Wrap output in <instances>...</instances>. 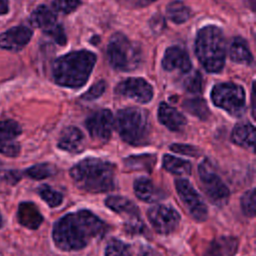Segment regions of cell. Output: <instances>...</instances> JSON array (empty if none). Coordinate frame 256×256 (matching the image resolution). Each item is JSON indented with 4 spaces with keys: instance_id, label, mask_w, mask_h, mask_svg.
<instances>
[{
    "instance_id": "6da1fadb",
    "label": "cell",
    "mask_w": 256,
    "mask_h": 256,
    "mask_svg": "<svg viewBox=\"0 0 256 256\" xmlns=\"http://www.w3.org/2000/svg\"><path fill=\"white\" fill-rule=\"evenodd\" d=\"M106 230V224L98 216L88 210H81L60 218L54 225L52 236L59 249L76 251L101 238Z\"/></svg>"
},
{
    "instance_id": "7a4b0ae2",
    "label": "cell",
    "mask_w": 256,
    "mask_h": 256,
    "mask_svg": "<svg viewBox=\"0 0 256 256\" xmlns=\"http://www.w3.org/2000/svg\"><path fill=\"white\" fill-rule=\"evenodd\" d=\"M75 185L89 193H102L114 189V165L105 160L89 157L81 160L70 169Z\"/></svg>"
},
{
    "instance_id": "3957f363",
    "label": "cell",
    "mask_w": 256,
    "mask_h": 256,
    "mask_svg": "<svg viewBox=\"0 0 256 256\" xmlns=\"http://www.w3.org/2000/svg\"><path fill=\"white\" fill-rule=\"evenodd\" d=\"M95 62V54L87 50L63 55L56 59L52 66L53 78L61 86L81 87L87 82Z\"/></svg>"
},
{
    "instance_id": "277c9868",
    "label": "cell",
    "mask_w": 256,
    "mask_h": 256,
    "mask_svg": "<svg viewBox=\"0 0 256 256\" xmlns=\"http://www.w3.org/2000/svg\"><path fill=\"white\" fill-rule=\"evenodd\" d=\"M195 53L207 72H220L224 66L226 55L222 31L213 25L203 27L196 37Z\"/></svg>"
},
{
    "instance_id": "5b68a950",
    "label": "cell",
    "mask_w": 256,
    "mask_h": 256,
    "mask_svg": "<svg viewBox=\"0 0 256 256\" xmlns=\"http://www.w3.org/2000/svg\"><path fill=\"white\" fill-rule=\"evenodd\" d=\"M115 125L126 143L133 146L148 143L151 128L145 111L134 107L122 109L117 113Z\"/></svg>"
},
{
    "instance_id": "8992f818",
    "label": "cell",
    "mask_w": 256,
    "mask_h": 256,
    "mask_svg": "<svg viewBox=\"0 0 256 256\" xmlns=\"http://www.w3.org/2000/svg\"><path fill=\"white\" fill-rule=\"evenodd\" d=\"M107 55L112 67L120 71L134 70L142 60L140 48L122 33L112 35L108 43Z\"/></svg>"
},
{
    "instance_id": "52a82bcc",
    "label": "cell",
    "mask_w": 256,
    "mask_h": 256,
    "mask_svg": "<svg viewBox=\"0 0 256 256\" xmlns=\"http://www.w3.org/2000/svg\"><path fill=\"white\" fill-rule=\"evenodd\" d=\"M211 99L215 106L225 110L230 115L240 116L245 107V92L234 83H220L213 87Z\"/></svg>"
},
{
    "instance_id": "ba28073f",
    "label": "cell",
    "mask_w": 256,
    "mask_h": 256,
    "mask_svg": "<svg viewBox=\"0 0 256 256\" xmlns=\"http://www.w3.org/2000/svg\"><path fill=\"white\" fill-rule=\"evenodd\" d=\"M198 174L203 191L209 200L218 206L225 205L229 199V189L221 178L213 171L208 160H204L198 167Z\"/></svg>"
},
{
    "instance_id": "9c48e42d",
    "label": "cell",
    "mask_w": 256,
    "mask_h": 256,
    "mask_svg": "<svg viewBox=\"0 0 256 256\" xmlns=\"http://www.w3.org/2000/svg\"><path fill=\"white\" fill-rule=\"evenodd\" d=\"M175 187L189 214L196 221H205L208 215L206 204L189 181L186 179H177L175 180Z\"/></svg>"
},
{
    "instance_id": "30bf717a",
    "label": "cell",
    "mask_w": 256,
    "mask_h": 256,
    "mask_svg": "<svg viewBox=\"0 0 256 256\" xmlns=\"http://www.w3.org/2000/svg\"><path fill=\"white\" fill-rule=\"evenodd\" d=\"M148 219L159 234H170L177 227L180 222V215L170 206L156 204L149 208L147 212Z\"/></svg>"
},
{
    "instance_id": "8fae6325",
    "label": "cell",
    "mask_w": 256,
    "mask_h": 256,
    "mask_svg": "<svg viewBox=\"0 0 256 256\" xmlns=\"http://www.w3.org/2000/svg\"><path fill=\"white\" fill-rule=\"evenodd\" d=\"M114 124L113 115L108 109H100L92 113L85 121V126L92 138L107 141Z\"/></svg>"
},
{
    "instance_id": "7c38bea8",
    "label": "cell",
    "mask_w": 256,
    "mask_h": 256,
    "mask_svg": "<svg viewBox=\"0 0 256 256\" xmlns=\"http://www.w3.org/2000/svg\"><path fill=\"white\" fill-rule=\"evenodd\" d=\"M116 93L131 98L139 103H147L153 97L152 86L142 78H128L119 83Z\"/></svg>"
},
{
    "instance_id": "4fadbf2b",
    "label": "cell",
    "mask_w": 256,
    "mask_h": 256,
    "mask_svg": "<svg viewBox=\"0 0 256 256\" xmlns=\"http://www.w3.org/2000/svg\"><path fill=\"white\" fill-rule=\"evenodd\" d=\"M105 204L116 213L129 217V223L127 225L129 231L138 233L143 229V224L139 217V210L129 199L121 196H110L105 200Z\"/></svg>"
},
{
    "instance_id": "5bb4252c",
    "label": "cell",
    "mask_w": 256,
    "mask_h": 256,
    "mask_svg": "<svg viewBox=\"0 0 256 256\" xmlns=\"http://www.w3.org/2000/svg\"><path fill=\"white\" fill-rule=\"evenodd\" d=\"M21 134V127L14 120L0 121V153L8 157H16L20 145L15 139Z\"/></svg>"
},
{
    "instance_id": "9a60e30c",
    "label": "cell",
    "mask_w": 256,
    "mask_h": 256,
    "mask_svg": "<svg viewBox=\"0 0 256 256\" xmlns=\"http://www.w3.org/2000/svg\"><path fill=\"white\" fill-rule=\"evenodd\" d=\"M31 37V29L26 26H16L0 34V47L7 50L18 51L30 41Z\"/></svg>"
},
{
    "instance_id": "2e32d148",
    "label": "cell",
    "mask_w": 256,
    "mask_h": 256,
    "mask_svg": "<svg viewBox=\"0 0 256 256\" xmlns=\"http://www.w3.org/2000/svg\"><path fill=\"white\" fill-rule=\"evenodd\" d=\"M162 66L167 71L178 70L187 73L191 70V61L188 53L181 47L173 46L165 51Z\"/></svg>"
},
{
    "instance_id": "e0dca14e",
    "label": "cell",
    "mask_w": 256,
    "mask_h": 256,
    "mask_svg": "<svg viewBox=\"0 0 256 256\" xmlns=\"http://www.w3.org/2000/svg\"><path fill=\"white\" fill-rule=\"evenodd\" d=\"M159 121L171 131H182L187 124L185 116L167 103H161L158 108Z\"/></svg>"
},
{
    "instance_id": "ac0fdd59",
    "label": "cell",
    "mask_w": 256,
    "mask_h": 256,
    "mask_svg": "<svg viewBox=\"0 0 256 256\" xmlns=\"http://www.w3.org/2000/svg\"><path fill=\"white\" fill-rule=\"evenodd\" d=\"M84 135L76 127L69 126L62 130L58 141V147L70 153H78L83 149Z\"/></svg>"
},
{
    "instance_id": "d6986e66",
    "label": "cell",
    "mask_w": 256,
    "mask_h": 256,
    "mask_svg": "<svg viewBox=\"0 0 256 256\" xmlns=\"http://www.w3.org/2000/svg\"><path fill=\"white\" fill-rule=\"evenodd\" d=\"M238 249V239L232 236H221L214 239L203 256H234Z\"/></svg>"
},
{
    "instance_id": "ffe728a7",
    "label": "cell",
    "mask_w": 256,
    "mask_h": 256,
    "mask_svg": "<svg viewBox=\"0 0 256 256\" xmlns=\"http://www.w3.org/2000/svg\"><path fill=\"white\" fill-rule=\"evenodd\" d=\"M17 216L20 224L30 229L38 228L43 221V217L38 208L31 202L21 203L18 207Z\"/></svg>"
},
{
    "instance_id": "44dd1931",
    "label": "cell",
    "mask_w": 256,
    "mask_h": 256,
    "mask_svg": "<svg viewBox=\"0 0 256 256\" xmlns=\"http://www.w3.org/2000/svg\"><path fill=\"white\" fill-rule=\"evenodd\" d=\"M30 21L33 26L41 28L45 32H48L57 25L55 13L45 5L38 6L30 16Z\"/></svg>"
},
{
    "instance_id": "7402d4cb",
    "label": "cell",
    "mask_w": 256,
    "mask_h": 256,
    "mask_svg": "<svg viewBox=\"0 0 256 256\" xmlns=\"http://www.w3.org/2000/svg\"><path fill=\"white\" fill-rule=\"evenodd\" d=\"M231 140L238 146L253 148L255 144V128L251 123L237 124L231 134Z\"/></svg>"
},
{
    "instance_id": "603a6c76",
    "label": "cell",
    "mask_w": 256,
    "mask_h": 256,
    "mask_svg": "<svg viewBox=\"0 0 256 256\" xmlns=\"http://www.w3.org/2000/svg\"><path fill=\"white\" fill-rule=\"evenodd\" d=\"M134 192L140 200L146 202H153L163 197L153 182L145 177H140L135 180Z\"/></svg>"
},
{
    "instance_id": "cb8c5ba5",
    "label": "cell",
    "mask_w": 256,
    "mask_h": 256,
    "mask_svg": "<svg viewBox=\"0 0 256 256\" xmlns=\"http://www.w3.org/2000/svg\"><path fill=\"white\" fill-rule=\"evenodd\" d=\"M230 58L237 63L250 64L253 60L250 49L245 40L242 38H235L230 46Z\"/></svg>"
},
{
    "instance_id": "d4e9b609",
    "label": "cell",
    "mask_w": 256,
    "mask_h": 256,
    "mask_svg": "<svg viewBox=\"0 0 256 256\" xmlns=\"http://www.w3.org/2000/svg\"><path fill=\"white\" fill-rule=\"evenodd\" d=\"M162 165L165 170L173 174L189 175L191 173V163L189 161L172 155H164Z\"/></svg>"
},
{
    "instance_id": "484cf974",
    "label": "cell",
    "mask_w": 256,
    "mask_h": 256,
    "mask_svg": "<svg viewBox=\"0 0 256 256\" xmlns=\"http://www.w3.org/2000/svg\"><path fill=\"white\" fill-rule=\"evenodd\" d=\"M166 12L168 18L176 24L184 23L191 17V10L189 7L179 0H175L169 3Z\"/></svg>"
},
{
    "instance_id": "4316f807",
    "label": "cell",
    "mask_w": 256,
    "mask_h": 256,
    "mask_svg": "<svg viewBox=\"0 0 256 256\" xmlns=\"http://www.w3.org/2000/svg\"><path fill=\"white\" fill-rule=\"evenodd\" d=\"M156 161V157L154 155L145 154V155H137L131 156L125 160V165L127 168L132 170H147L150 171L154 166Z\"/></svg>"
},
{
    "instance_id": "83f0119b",
    "label": "cell",
    "mask_w": 256,
    "mask_h": 256,
    "mask_svg": "<svg viewBox=\"0 0 256 256\" xmlns=\"http://www.w3.org/2000/svg\"><path fill=\"white\" fill-rule=\"evenodd\" d=\"M183 107L187 112L202 120L207 119L210 114V111L205 100L201 98L188 99L183 103Z\"/></svg>"
},
{
    "instance_id": "f1b7e54d",
    "label": "cell",
    "mask_w": 256,
    "mask_h": 256,
    "mask_svg": "<svg viewBox=\"0 0 256 256\" xmlns=\"http://www.w3.org/2000/svg\"><path fill=\"white\" fill-rule=\"evenodd\" d=\"M56 173V168L49 163H42L34 165L25 171V174L32 179H44Z\"/></svg>"
},
{
    "instance_id": "f546056e",
    "label": "cell",
    "mask_w": 256,
    "mask_h": 256,
    "mask_svg": "<svg viewBox=\"0 0 256 256\" xmlns=\"http://www.w3.org/2000/svg\"><path fill=\"white\" fill-rule=\"evenodd\" d=\"M38 193L40 195V197L50 206V207H56L58 205H60L63 201V195L52 189L50 186L44 184L41 185L38 188Z\"/></svg>"
},
{
    "instance_id": "4dcf8cb0",
    "label": "cell",
    "mask_w": 256,
    "mask_h": 256,
    "mask_svg": "<svg viewBox=\"0 0 256 256\" xmlns=\"http://www.w3.org/2000/svg\"><path fill=\"white\" fill-rule=\"evenodd\" d=\"M105 256H132V253L126 243L118 239H112L106 246Z\"/></svg>"
},
{
    "instance_id": "1f68e13d",
    "label": "cell",
    "mask_w": 256,
    "mask_h": 256,
    "mask_svg": "<svg viewBox=\"0 0 256 256\" xmlns=\"http://www.w3.org/2000/svg\"><path fill=\"white\" fill-rule=\"evenodd\" d=\"M241 208L248 217L255 215V189L252 188L245 192L241 198Z\"/></svg>"
},
{
    "instance_id": "d6a6232c",
    "label": "cell",
    "mask_w": 256,
    "mask_h": 256,
    "mask_svg": "<svg viewBox=\"0 0 256 256\" xmlns=\"http://www.w3.org/2000/svg\"><path fill=\"white\" fill-rule=\"evenodd\" d=\"M184 87L190 93H198L201 91L202 88V77L199 72L195 71L190 74L184 80Z\"/></svg>"
},
{
    "instance_id": "836d02e7",
    "label": "cell",
    "mask_w": 256,
    "mask_h": 256,
    "mask_svg": "<svg viewBox=\"0 0 256 256\" xmlns=\"http://www.w3.org/2000/svg\"><path fill=\"white\" fill-rule=\"evenodd\" d=\"M80 4V0H54L53 6L55 10L68 14L72 11H74Z\"/></svg>"
},
{
    "instance_id": "e575fe53",
    "label": "cell",
    "mask_w": 256,
    "mask_h": 256,
    "mask_svg": "<svg viewBox=\"0 0 256 256\" xmlns=\"http://www.w3.org/2000/svg\"><path fill=\"white\" fill-rule=\"evenodd\" d=\"M105 88H106L105 82L103 80L98 81L93 86H91V88L86 93H84L81 98L84 99V100H88V101L97 99L104 93Z\"/></svg>"
},
{
    "instance_id": "d590c367",
    "label": "cell",
    "mask_w": 256,
    "mask_h": 256,
    "mask_svg": "<svg viewBox=\"0 0 256 256\" xmlns=\"http://www.w3.org/2000/svg\"><path fill=\"white\" fill-rule=\"evenodd\" d=\"M170 149L176 153L192 156V157H198L200 155V150L194 146L191 145H185V144H172L170 146Z\"/></svg>"
},
{
    "instance_id": "8d00e7d4",
    "label": "cell",
    "mask_w": 256,
    "mask_h": 256,
    "mask_svg": "<svg viewBox=\"0 0 256 256\" xmlns=\"http://www.w3.org/2000/svg\"><path fill=\"white\" fill-rule=\"evenodd\" d=\"M0 180L5 181L9 184H14L20 180V175L17 171L5 170L2 167V163L0 162Z\"/></svg>"
},
{
    "instance_id": "74e56055",
    "label": "cell",
    "mask_w": 256,
    "mask_h": 256,
    "mask_svg": "<svg viewBox=\"0 0 256 256\" xmlns=\"http://www.w3.org/2000/svg\"><path fill=\"white\" fill-rule=\"evenodd\" d=\"M47 34H49L58 44H65L66 42V37H65V34H64V31L63 29L61 28V26L59 25H56L55 27H53L51 30H49L48 32H46Z\"/></svg>"
},
{
    "instance_id": "f35d334b",
    "label": "cell",
    "mask_w": 256,
    "mask_h": 256,
    "mask_svg": "<svg viewBox=\"0 0 256 256\" xmlns=\"http://www.w3.org/2000/svg\"><path fill=\"white\" fill-rule=\"evenodd\" d=\"M150 27L152 29L153 32L155 33H161V31L163 30V28L165 27V21L164 18L159 15L156 14L154 15L151 19H150Z\"/></svg>"
},
{
    "instance_id": "ab89813d",
    "label": "cell",
    "mask_w": 256,
    "mask_h": 256,
    "mask_svg": "<svg viewBox=\"0 0 256 256\" xmlns=\"http://www.w3.org/2000/svg\"><path fill=\"white\" fill-rule=\"evenodd\" d=\"M9 3L8 0H0V15L6 14L8 12Z\"/></svg>"
},
{
    "instance_id": "60d3db41",
    "label": "cell",
    "mask_w": 256,
    "mask_h": 256,
    "mask_svg": "<svg viewBox=\"0 0 256 256\" xmlns=\"http://www.w3.org/2000/svg\"><path fill=\"white\" fill-rule=\"evenodd\" d=\"M254 98H255V92H254V84H253V86H252V93H251V103H252V115H253V117H254V111H255Z\"/></svg>"
},
{
    "instance_id": "b9f144b4",
    "label": "cell",
    "mask_w": 256,
    "mask_h": 256,
    "mask_svg": "<svg viewBox=\"0 0 256 256\" xmlns=\"http://www.w3.org/2000/svg\"><path fill=\"white\" fill-rule=\"evenodd\" d=\"M249 2H250V6H251V8H252V9H254V7H255V0H249Z\"/></svg>"
},
{
    "instance_id": "7bdbcfd3",
    "label": "cell",
    "mask_w": 256,
    "mask_h": 256,
    "mask_svg": "<svg viewBox=\"0 0 256 256\" xmlns=\"http://www.w3.org/2000/svg\"><path fill=\"white\" fill-rule=\"evenodd\" d=\"M2 226V216H1V214H0V227Z\"/></svg>"
},
{
    "instance_id": "ee69618b",
    "label": "cell",
    "mask_w": 256,
    "mask_h": 256,
    "mask_svg": "<svg viewBox=\"0 0 256 256\" xmlns=\"http://www.w3.org/2000/svg\"><path fill=\"white\" fill-rule=\"evenodd\" d=\"M149 1H155V0H149Z\"/></svg>"
}]
</instances>
